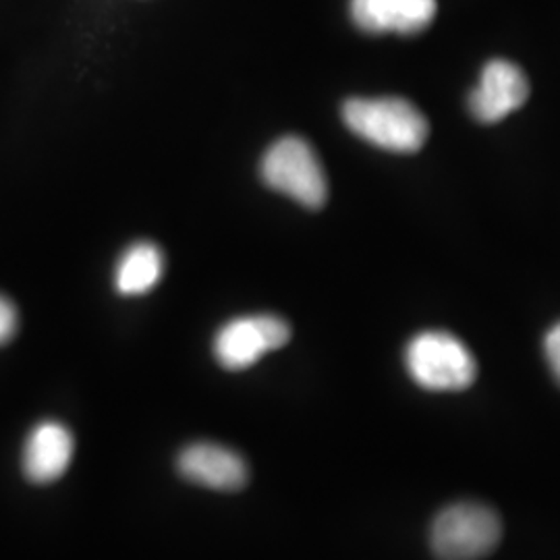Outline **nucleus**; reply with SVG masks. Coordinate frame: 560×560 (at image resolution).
Masks as SVG:
<instances>
[{"label": "nucleus", "instance_id": "obj_2", "mask_svg": "<svg viewBox=\"0 0 560 560\" xmlns=\"http://www.w3.org/2000/svg\"><path fill=\"white\" fill-rule=\"evenodd\" d=\"M405 368L416 384L434 393H459L478 376V363L457 337L442 330H425L409 340Z\"/></svg>", "mask_w": 560, "mask_h": 560}, {"label": "nucleus", "instance_id": "obj_11", "mask_svg": "<svg viewBox=\"0 0 560 560\" xmlns=\"http://www.w3.org/2000/svg\"><path fill=\"white\" fill-rule=\"evenodd\" d=\"M544 355L552 376L560 384V322H557L544 337Z\"/></svg>", "mask_w": 560, "mask_h": 560}, {"label": "nucleus", "instance_id": "obj_9", "mask_svg": "<svg viewBox=\"0 0 560 560\" xmlns=\"http://www.w3.org/2000/svg\"><path fill=\"white\" fill-rule=\"evenodd\" d=\"M75 442L67 425L59 421H42L25 441L23 474L34 483L59 480L73 457Z\"/></svg>", "mask_w": 560, "mask_h": 560}, {"label": "nucleus", "instance_id": "obj_1", "mask_svg": "<svg viewBox=\"0 0 560 560\" xmlns=\"http://www.w3.org/2000/svg\"><path fill=\"white\" fill-rule=\"evenodd\" d=\"M345 125L382 150L413 154L428 140V120L402 98H353L342 106Z\"/></svg>", "mask_w": 560, "mask_h": 560}, {"label": "nucleus", "instance_id": "obj_7", "mask_svg": "<svg viewBox=\"0 0 560 560\" xmlns=\"http://www.w3.org/2000/svg\"><path fill=\"white\" fill-rule=\"evenodd\" d=\"M183 480L219 492H240L249 480L247 463L235 453L214 442H194L185 446L177 459Z\"/></svg>", "mask_w": 560, "mask_h": 560}, {"label": "nucleus", "instance_id": "obj_8", "mask_svg": "<svg viewBox=\"0 0 560 560\" xmlns=\"http://www.w3.org/2000/svg\"><path fill=\"white\" fill-rule=\"evenodd\" d=\"M351 18L368 34L416 36L436 18V0H351Z\"/></svg>", "mask_w": 560, "mask_h": 560}, {"label": "nucleus", "instance_id": "obj_12", "mask_svg": "<svg viewBox=\"0 0 560 560\" xmlns=\"http://www.w3.org/2000/svg\"><path fill=\"white\" fill-rule=\"evenodd\" d=\"M18 332V310L11 301L0 295V345L9 342Z\"/></svg>", "mask_w": 560, "mask_h": 560}, {"label": "nucleus", "instance_id": "obj_4", "mask_svg": "<svg viewBox=\"0 0 560 560\" xmlns=\"http://www.w3.org/2000/svg\"><path fill=\"white\" fill-rule=\"evenodd\" d=\"M261 179L305 208L318 210L328 198V180L314 148L301 138L275 141L261 159Z\"/></svg>", "mask_w": 560, "mask_h": 560}, {"label": "nucleus", "instance_id": "obj_6", "mask_svg": "<svg viewBox=\"0 0 560 560\" xmlns=\"http://www.w3.org/2000/svg\"><path fill=\"white\" fill-rule=\"evenodd\" d=\"M529 98V81L511 60H490L469 96V110L483 125H492L520 110Z\"/></svg>", "mask_w": 560, "mask_h": 560}, {"label": "nucleus", "instance_id": "obj_3", "mask_svg": "<svg viewBox=\"0 0 560 560\" xmlns=\"http://www.w3.org/2000/svg\"><path fill=\"white\" fill-rule=\"evenodd\" d=\"M502 540L499 513L481 502H457L432 521L430 548L439 560H480Z\"/></svg>", "mask_w": 560, "mask_h": 560}, {"label": "nucleus", "instance_id": "obj_10", "mask_svg": "<svg viewBox=\"0 0 560 560\" xmlns=\"http://www.w3.org/2000/svg\"><path fill=\"white\" fill-rule=\"evenodd\" d=\"M164 258L150 241L131 245L117 264V289L120 295H143L152 291L162 279Z\"/></svg>", "mask_w": 560, "mask_h": 560}, {"label": "nucleus", "instance_id": "obj_5", "mask_svg": "<svg viewBox=\"0 0 560 560\" xmlns=\"http://www.w3.org/2000/svg\"><path fill=\"white\" fill-rule=\"evenodd\" d=\"M291 339V326L279 316H243L226 322L214 339V358L224 370L241 372L284 347Z\"/></svg>", "mask_w": 560, "mask_h": 560}]
</instances>
